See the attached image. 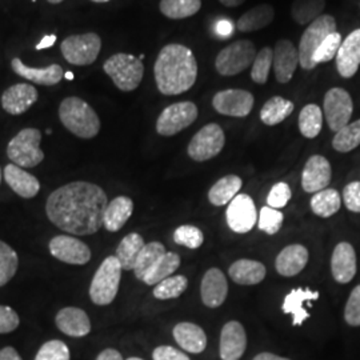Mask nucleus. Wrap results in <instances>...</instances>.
Returning <instances> with one entry per match:
<instances>
[{"label": "nucleus", "mask_w": 360, "mask_h": 360, "mask_svg": "<svg viewBox=\"0 0 360 360\" xmlns=\"http://www.w3.org/2000/svg\"><path fill=\"white\" fill-rule=\"evenodd\" d=\"M91 1H95V3H107V1H111V0H91Z\"/></svg>", "instance_id": "nucleus-62"}, {"label": "nucleus", "mask_w": 360, "mask_h": 360, "mask_svg": "<svg viewBox=\"0 0 360 360\" xmlns=\"http://www.w3.org/2000/svg\"><path fill=\"white\" fill-rule=\"evenodd\" d=\"M229 295V283L226 275L219 269H210L200 283V296L208 309H218Z\"/></svg>", "instance_id": "nucleus-20"}, {"label": "nucleus", "mask_w": 360, "mask_h": 360, "mask_svg": "<svg viewBox=\"0 0 360 360\" xmlns=\"http://www.w3.org/2000/svg\"><path fill=\"white\" fill-rule=\"evenodd\" d=\"M107 206V195L102 187L89 181H72L49 196L46 212L65 232L92 235L103 227Z\"/></svg>", "instance_id": "nucleus-1"}, {"label": "nucleus", "mask_w": 360, "mask_h": 360, "mask_svg": "<svg viewBox=\"0 0 360 360\" xmlns=\"http://www.w3.org/2000/svg\"><path fill=\"white\" fill-rule=\"evenodd\" d=\"M252 360H290L287 358H282V356H278L275 354H271V352H262L257 355Z\"/></svg>", "instance_id": "nucleus-58"}, {"label": "nucleus", "mask_w": 360, "mask_h": 360, "mask_svg": "<svg viewBox=\"0 0 360 360\" xmlns=\"http://www.w3.org/2000/svg\"><path fill=\"white\" fill-rule=\"evenodd\" d=\"M38 91L28 83H18L3 92L1 105L10 115H22L38 101Z\"/></svg>", "instance_id": "nucleus-19"}, {"label": "nucleus", "mask_w": 360, "mask_h": 360, "mask_svg": "<svg viewBox=\"0 0 360 360\" xmlns=\"http://www.w3.org/2000/svg\"><path fill=\"white\" fill-rule=\"evenodd\" d=\"M156 87L163 95L176 96L191 90L198 77L193 52L179 43L165 46L154 65Z\"/></svg>", "instance_id": "nucleus-2"}, {"label": "nucleus", "mask_w": 360, "mask_h": 360, "mask_svg": "<svg viewBox=\"0 0 360 360\" xmlns=\"http://www.w3.org/2000/svg\"><path fill=\"white\" fill-rule=\"evenodd\" d=\"M297 124H299L300 134L304 138L307 139L316 138L321 134L323 127L322 108L318 104L314 103L304 105L297 117Z\"/></svg>", "instance_id": "nucleus-36"}, {"label": "nucleus", "mask_w": 360, "mask_h": 360, "mask_svg": "<svg viewBox=\"0 0 360 360\" xmlns=\"http://www.w3.org/2000/svg\"><path fill=\"white\" fill-rule=\"evenodd\" d=\"M224 144L226 136L223 129L217 123H210L193 135L187 153L195 162H207L218 156Z\"/></svg>", "instance_id": "nucleus-10"}, {"label": "nucleus", "mask_w": 360, "mask_h": 360, "mask_svg": "<svg viewBox=\"0 0 360 360\" xmlns=\"http://www.w3.org/2000/svg\"><path fill=\"white\" fill-rule=\"evenodd\" d=\"M342 35L336 31L330 34L327 38L323 40L321 47L318 49V51L315 52L314 55V63L315 65H321V63H327L330 60H333L334 58H336L339 49L342 46Z\"/></svg>", "instance_id": "nucleus-47"}, {"label": "nucleus", "mask_w": 360, "mask_h": 360, "mask_svg": "<svg viewBox=\"0 0 360 360\" xmlns=\"http://www.w3.org/2000/svg\"><path fill=\"white\" fill-rule=\"evenodd\" d=\"M299 65V52L291 40L282 39L275 44L274 49V74L275 79L287 84L295 74L296 68Z\"/></svg>", "instance_id": "nucleus-17"}, {"label": "nucleus", "mask_w": 360, "mask_h": 360, "mask_svg": "<svg viewBox=\"0 0 360 360\" xmlns=\"http://www.w3.org/2000/svg\"><path fill=\"white\" fill-rule=\"evenodd\" d=\"M198 107L193 102H179L166 107L156 120V131L162 136H174L190 127L198 119Z\"/></svg>", "instance_id": "nucleus-11"}, {"label": "nucleus", "mask_w": 360, "mask_h": 360, "mask_svg": "<svg viewBox=\"0 0 360 360\" xmlns=\"http://www.w3.org/2000/svg\"><path fill=\"white\" fill-rule=\"evenodd\" d=\"M247 335L245 327L236 321L226 323L220 334V358L221 360H239L245 355Z\"/></svg>", "instance_id": "nucleus-18"}, {"label": "nucleus", "mask_w": 360, "mask_h": 360, "mask_svg": "<svg viewBox=\"0 0 360 360\" xmlns=\"http://www.w3.org/2000/svg\"><path fill=\"white\" fill-rule=\"evenodd\" d=\"M13 72L19 77H25L28 82L40 86H55L63 77V68L59 65H51L44 68H34L25 65L19 58H13L11 62Z\"/></svg>", "instance_id": "nucleus-24"}, {"label": "nucleus", "mask_w": 360, "mask_h": 360, "mask_svg": "<svg viewBox=\"0 0 360 360\" xmlns=\"http://www.w3.org/2000/svg\"><path fill=\"white\" fill-rule=\"evenodd\" d=\"M65 77L67 79V80H74V74L71 72V71H67L65 74Z\"/></svg>", "instance_id": "nucleus-60"}, {"label": "nucleus", "mask_w": 360, "mask_h": 360, "mask_svg": "<svg viewBox=\"0 0 360 360\" xmlns=\"http://www.w3.org/2000/svg\"><path fill=\"white\" fill-rule=\"evenodd\" d=\"M309 250L302 245L284 247L275 260V269L285 278H292L304 270L309 263Z\"/></svg>", "instance_id": "nucleus-23"}, {"label": "nucleus", "mask_w": 360, "mask_h": 360, "mask_svg": "<svg viewBox=\"0 0 360 360\" xmlns=\"http://www.w3.org/2000/svg\"><path fill=\"white\" fill-rule=\"evenodd\" d=\"M50 252L52 257L68 264L83 266L91 260L90 247L77 238L67 235H59L52 239Z\"/></svg>", "instance_id": "nucleus-15"}, {"label": "nucleus", "mask_w": 360, "mask_h": 360, "mask_svg": "<svg viewBox=\"0 0 360 360\" xmlns=\"http://www.w3.org/2000/svg\"><path fill=\"white\" fill-rule=\"evenodd\" d=\"M229 275L235 283L242 285H255L266 278V266L257 260L239 259L229 269Z\"/></svg>", "instance_id": "nucleus-28"}, {"label": "nucleus", "mask_w": 360, "mask_h": 360, "mask_svg": "<svg viewBox=\"0 0 360 360\" xmlns=\"http://www.w3.org/2000/svg\"><path fill=\"white\" fill-rule=\"evenodd\" d=\"M174 338L184 351L200 354L207 347V335L202 327L190 322H183L174 327Z\"/></svg>", "instance_id": "nucleus-27"}, {"label": "nucleus", "mask_w": 360, "mask_h": 360, "mask_svg": "<svg viewBox=\"0 0 360 360\" xmlns=\"http://www.w3.org/2000/svg\"><path fill=\"white\" fill-rule=\"evenodd\" d=\"M4 179L20 198L31 199L35 198L40 190L39 180L16 165H8L4 168Z\"/></svg>", "instance_id": "nucleus-26"}, {"label": "nucleus", "mask_w": 360, "mask_h": 360, "mask_svg": "<svg viewBox=\"0 0 360 360\" xmlns=\"http://www.w3.org/2000/svg\"><path fill=\"white\" fill-rule=\"evenodd\" d=\"M59 117L65 129L82 139H92L101 131V119L95 110L77 96L65 98L60 103Z\"/></svg>", "instance_id": "nucleus-3"}, {"label": "nucleus", "mask_w": 360, "mask_h": 360, "mask_svg": "<svg viewBox=\"0 0 360 360\" xmlns=\"http://www.w3.org/2000/svg\"><path fill=\"white\" fill-rule=\"evenodd\" d=\"M226 220L236 233H247L257 226V212L252 198L247 193H238L227 207Z\"/></svg>", "instance_id": "nucleus-13"}, {"label": "nucleus", "mask_w": 360, "mask_h": 360, "mask_svg": "<svg viewBox=\"0 0 360 360\" xmlns=\"http://www.w3.org/2000/svg\"><path fill=\"white\" fill-rule=\"evenodd\" d=\"M102 49V39L95 32L71 35L60 44V51L68 63L90 65L98 59Z\"/></svg>", "instance_id": "nucleus-9"}, {"label": "nucleus", "mask_w": 360, "mask_h": 360, "mask_svg": "<svg viewBox=\"0 0 360 360\" xmlns=\"http://www.w3.org/2000/svg\"><path fill=\"white\" fill-rule=\"evenodd\" d=\"M291 198H292V193L290 186L284 181H279L272 186L270 193L267 196V205L272 208L281 210L288 205Z\"/></svg>", "instance_id": "nucleus-49"}, {"label": "nucleus", "mask_w": 360, "mask_h": 360, "mask_svg": "<svg viewBox=\"0 0 360 360\" xmlns=\"http://www.w3.org/2000/svg\"><path fill=\"white\" fill-rule=\"evenodd\" d=\"M319 292L311 291L309 288H294L290 294L284 297L283 309L284 314H291L294 316V326H302L304 321L309 318V312L303 309L304 302L318 300Z\"/></svg>", "instance_id": "nucleus-30"}, {"label": "nucleus", "mask_w": 360, "mask_h": 360, "mask_svg": "<svg viewBox=\"0 0 360 360\" xmlns=\"http://www.w3.org/2000/svg\"><path fill=\"white\" fill-rule=\"evenodd\" d=\"M166 247L159 243V242H151L148 245H144L136 259L135 267H134V274L136 279L143 281L147 272L154 267L155 263L166 254Z\"/></svg>", "instance_id": "nucleus-40"}, {"label": "nucleus", "mask_w": 360, "mask_h": 360, "mask_svg": "<svg viewBox=\"0 0 360 360\" xmlns=\"http://www.w3.org/2000/svg\"><path fill=\"white\" fill-rule=\"evenodd\" d=\"M96 360H123V356L119 351H116L114 348H107L98 355Z\"/></svg>", "instance_id": "nucleus-54"}, {"label": "nucleus", "mask_w": 360, "mask_h": 360, "mask_svg": "<svg viewBox=\"0 0 360 360\" xmlns=\"http://www.w3.org/2000/svg\"><path fill=\"white\" fill-rule=\"evenodd\" d=\"M312 212L319 218H330L335 215L342 207V196L334 188H326L314 193L309 200Z\"/></svg>", "instance_id": "nucleus-35"}, {"label": "nucleus", "mask_w": 360, "mask_h": 360, "mask_svg": "<svg viewBox=\"0 0 360 360\" xmlns=\"http://www.w3.org/2000/svg\"><path fill=\"white\" fill-rule=\"evenodd\" d=\"M49 3H51V4H59V3H62L63 0H47Z\"/></svg>", "instance_id": "nucleus-61"}, {"label": "nucleus", "mask_w": 360, "mask_h": 360, "mask_svg": "<svg viewBox=\"0 0 360 360\" xmlns=\"http://www.w3.org/2000/svg\"><path fill=\"white\" fill-rule=\"evenodd\" d=\"M153 358L154 360H190L186 354L171 346H160L155 348Z\"/></svg>", "instance_id": "nucleus-53"}, {"label": "nucleus", "mask_w": 360, "mask_h": 360, "mask_svg": "<svg viewBox=\"0 0 360 360\" xmlns=\"http://www.w3.org/2000/svg\"><path fill=\"white\" fill-rule=\"evenodd\" d=\"M159 8L168 19L180 20L199 13L202 0H160Z\"/></svg>", "instance_id": "nucleus-38"}, {"label": "nucleus", "mask_w": 360, "mask_h": 360, "mask_svg": "<svg viewBox=\"0 0 360 360\" xmlns=\"http://www.w3.org/2000/svg\"><path fill=\"white\" fill-rule=\"evenodd\" d=\"M58 328L68 336L82 338L90 334L91 322L89 315L77 307L60 309L55 318Z\"/></svg>", "instance_id": "nucleus-25"}, {"label": "nucleus", "mask_w": 360, "mask_h": 360, "mask_svg": "<svg viewBox=\"0 0 360 360\" xmlns=\"http://www.w3.org/2000/svg\"><path fill=\"white\" fill-rule=\"evenodd\" d=\"M295 105L282 96H272L260 110V120L266 126H276L294 112Z\"/></svg>", "instance_id": "nucleus-33"}, {"label": "nucleus", "mask_w": 360, "mask_h": 360, "mask_svg": "<svg viewBox=\"0 0 360 360\" xmlns=\"http://www.w3.org/2000/svg\"><path fill=\"white\" fill-rule=\"evenodd\" d=\"M180 257L176 252H166L154 264V267L147 272L143 282L148 285H156L162 281L172 276V274L179 269Z\"/></svg>", "instance_id": "nucleus-37"}, {"label": "nucleus", "mask_w": 360, "mask_h": 360, "mask_svg": "<svg viewBox=\"0 0 360 360\" xmlns=\"http://www.w3.org/2000/svg\"><path fill=\"white\" fill-rule=\"evenodd\" d=\"M255 103L251 92L239 89L219 91L212 98V105L219 114L232 117H245L250 115Z\"/></svg>", "instance_id": "nucleus-14"}, {"label": "nucleus", "mask_w": 360, "mask_h": 360, "mask_svg": "<svg viewBox=\"0 0 360 360\" xmlns=\"http://www.w3.org/2000/svg\"><path fill=\"white\" fill-rule=\"evenodd\" d=\"M323 111L330 129L338 132L339 129L347 126L354 112V103L351 95L347 91L339 87L327 91L324 96Z\"/></svg>", "instance_id": "nucleus-12"}, {"label": "nucleus", "mask_w": 360, "mask_h": 360, "mask_svg": "<svg viewBox=\"0 0 360 360\" xmlns=\"http://www.w3.org/2000/svg\"><path fill=\"white\" fill-rule=\"evenodd\" d=\"M360 67V28L352 31L342 41L336 55V68L339 75L345 79L354 77Z\"/></svg>", "instance_id": "nucleus-21"}, {"label": "nucleus", "mask_w": 360, "mask_h": 360, "mask_svg": "<svg viewBox=\"0 0 360 360\" xmlns=\"http://www.w3.org/2000/svg\"><path fill=\"white\" fill-rule=\"evenodd\" d=\"M0 181H1V169H0Z\"/></svg>", "instance_id": "nucleus-64"}, {"label": "nucleus", "mask_w": 360, "mask_h": 360, "mask_svg": "<svg viewBox=\"0 0 360 360\" xmlns=\"http://www.w3.org/2000/svg\"><path fill=\"white\" fill-rule=\"evenodd\" d=\"M326 0H294L291 6V16L297 25H311L322 16Z\"/></svg>", "instance_id": "nucleus-39"}, {"label": "nucleus", "mask_w": 360, "mask_h": 360, "mask_svg": "<svg viewBox=\"0 0 360 360\" xmlns=\"http://www.w3.org/2000/svg\"><path fill=\"white\" fill-rule=\"evenodd\" d=\"M55 41H56V37L55 35H47V37H44V38L40 40V43L37 44V50L40 51V50H44V49H50L52 47L53 44H55Z\"/></svg>", "instance_id": "nucleus-57"}, {"label": "nucleus", "mask_w": 360, "mask_h": 360, "mask_svg": "<svg viewBox=\"0 0 360 360\" xmlns=\"http://www.w3.org/2000/svg\"><path fill=\"white\" fill-rule=\"evenodd\" d=\"M122 266L116 257H105L95 272L90 285L91 300L98 306H107L114 302L122 278Z\"/></svg>", "instance_id": "nucleus-5"}, {"label": "nucleus", "mask_w": 360, "mask_h": 360, "mask_svg": "<svg viewBox=\"0 0 360 360\" xmlns=\"http://www.w3.org/2000/svg\"><path fill=\"white\" fill-rule=\"evenodd\" d=\"M188 287V279L183 275H172L167 279L156 284L154 288V296L159 300H169L179 297Z\"/></svg>", "instance_id": "nucleus-42"}, {"label": "nucleus", "mask_w": 360, "mask_h": 360, "mask_svg": "<svg viewBox=\"0 0 360 360\" xmlns=\"http://www.w3.org/2000/svg\"><path fill=\"white\" fill-rule=\"evenodd\" d=\"M274 18L275 10L271 4H259L238 19L236 28L240 32H254L270 26Z\"/></svg>", "instance_id": "nucleus-31"}, {"label": "nucleus", "mask_w": 360, "mask_h": 360, "mask_svg": "<svg viewBox=\"0 0 360 360\" xmlns=\"http://www.w3.org/2000/svg\"><path fill=\"white\" fill-rule=\"evenodd\" d=\"M274 62V50L270 47H263L257 52L255 60L251 68V79L257 84H266L270 75L271 67Z\"/></svg>", "instance_id": "nucleus-44"}, {"label": "nucleus", "mask_w": 360, "mask_h": 360, "mask_svg": "<svg viewBox=\"0 0 360 360\" xmlns=\"http://www.w3.org/2000/svg\"><path fill=\"white\" fill-rule=\"evenodd\" d=\"M19 266V257L13 247L0 240V287L13 278Z\"/></svg>", "instance_id": "nucleus-43"}, {"label": "nucleus", "mask_w": 360, "mask_h": 360, "mask_svg": "<svg viewBox=\"0 0 360 360\" xmlns=\"http://www.w3.org/2000/svg\"><path fill=\"white\" fill-rule=\"evenodd\" d=\"M0 360H22V358L15 348L4 347L0 349Z\"/></svg>", "instance_id": "nucleus-55"}, {"label": "nucleus", "mask_w": 360, "mask_h": 360, "mask_svg": "<svg viewBox=\"0 0 360 360\" xmlns=\"http://www.w3.org/2000/svg\"><path fill=\"white\" fill-rule=\"evenodd\" d=\"M35 360H70V349L62 340H50L40 347Z\"/></svg>", "instance_id": "nucleus-48"}, {"label": "nucleus", "mask_w": 360, "mask_h": 360, "mask_svg": "<svg viewBox=\"0 0 360 360\" xmlns=\"http://www.w3.org/2000/svg\"><path fill=\"white\" fill-rule=\"evenodd\" d=\"M360 146V119L348 123L335 134L333 147L338 153H351Z\"/></svg>", "instance_id": "nucleus-41"}, {"label": "nucleus", "mask_w": 360, "mask_h": 360, "mask_svg": "<svg viewBox=\"0 0 360 360\" xmlns=\"http://www.w3.org/2000/svg\"><path fill=\"white\" fill-rule=\"evenodd\" d=\"M134 212V202L129 196H117L108 203L104 214L103 226L110 232H117L129 221Z\"/></svg>", "instance_id": "nucleus-29"}, {"label": "nucleus", "mask_w": 360, "mask_h": 360, "mask_svg": "<svg viewBox=\"0 0 360 360\" xmlns=\"http://www.w3.org/2000/svg\"><path fill=\"white\" fill-rule=\"evenodd\" d=\"M255 44L251 40H236L219 52L215 68L221 77H233L252 65L257 56Z\"/></svg>", "instance_id": "nucleus-7"}, {"label": "nucleus", "mask_w": 360, "mask_h": 360, "mask_svg": "<svg viewBox=\"0 0 360 360\" xmlns=\"http://www.w3.org/2000/svg\"><path fill=\"white\" fill-rule=\"evenodd\" d=\"M333 32H336V22L331 15L319 16L306 28L297 47L299 65L303 70L311 71L316 67L314 63V55L321 47L323 40Z\"/></svg>", "instance_id": "nucleus-6"}, {"label": "nucleus", "mask_w": 360, "mask_h": 360, "mask_svg": "<svg viewBox=\"0 0 360 360\" xmlns=\"http://www.w3.org/2000/svg\"><path fill=\"white\" fill-rule=\"evenodd\" d=\"M127 360H143V359H141V358H129V359Z\"/></svg>", "instance_id": "nucleus-63"}, {"label": "nucleus", "mask_w": 360, "mask_h": 360, "mask_svg": "<svg viewBox=\"0 0 360 360\" xmlns=\"http://www.w3.org/2000/svg\"><path fill=\"white\" fill-rule=\"evenodd\" d=\"M356 252L354 247L342 242L335 247L331 257V272L338 283L347 284L356 275Z\"/></svg>", "instance_id": "nucleus-22"}, {"label": "nucleus", "mask_w": 360, "mask_h": 360, "mask_svg": "<svg viewBox=\"0 0 360 360\" xmlns=\"http://www.w3.org/2000/svg\"><path fill=\"white\" fill-rule=\"evenodd\" d=\"M232 26L229 20H221L217 25V32L221 37H229L231 34Z\"/></svg>", "instance_id": "nucleus-56"}, {"label": "nucleus", "mask_w": 360, "mask_h": 360, "mask_svg": "<svg viewBox=\"0 0 360 360\" xmlns=\"http://www.w3.org/2000/svg\"><path fill=\"white\" fill-rule=\"evenodd\" d=\"M333 178L330 162L322 155H312L302 174V187L306 193H316L326 190Z\"/></svg>", "instance_id": "nucleus-16"}, {"label": "nucleus", "mask_w": 360, "mask_h": 360, "mask_svg": "<svg viewBox=\"0 0 360 360\" xmlns=\"http://www.w3.org/2000/svg\"><path fill=\"white\" fill-rule=\"evenodd\" d=\"M146 245L144 239L139 233L132 232L123 238L116 248V255L122 269L126 271H134L136 259L139 257L143 247Z\"/></svg>", "instance_id": "nucleus-34"}, {"label": "nucleus", "mask_w": 360, "mask_h": 360, "mask_svg": "<svg viewBox=\"0 0 360 360\" xmlns=\"http://www.w3.org/2000/svg\"><path fill=\"white\" fill-rule=\"evenodd\" d=\"M103 70L116 87L124 92L136 90L144 75L142 60L126 52H119L110 56L104 62Z\"/></svg>", "instance_id": "nucleus-4"}, {"label": "nucleus", "mask_w": 360, "mask_h": 360, "mask_svg": "<svg viewBox=\"0 0 360 360\" xmlns=\"http://www.w3.org/2000/svg\"><path fill=\"white\" fill-rule=\"evenodd\" d=\"M223 6L226 7H238L240 4H243L245 0H219Z\"/></svg>", "instance_id": "nucleus-59"}, {"label": "nucleus", "mask_w": 360, "mask_h": 360, "mask_svg": "<svg viewBox=\"0 0 360 360\" xmlns=\"http://www.w3.org/2000/svg\"><path fill=\"white\" fill-rule=\"evenodd\" d=\"M343 202L351 212L360 214V181H351L345 187Z\"/></svg>", "instance_id": "nucleus-51"}, {"label": "nucleus", "mask_w": 360, "mask_h": 360, "mask_svg": "<svg viewBox=\"0 0 360 360\" xmlns=\"http://www.w3.org/2000/svg\"><path fill=\"white\" fill-rule=\"evenodd\" d=\"M174 242L190 250H198L205 243V233L195 226L183 224L174 232Z\"/></svg>", "instance_id": "nucleus-45"}, {"label": "nucleus", "mask_w": 360, "mask_h": 360, "mask_svg": "<svg viewBox=\"0 0 360 360\" xmlns=\"http://www.w3.org/2000/svg\"><path fill=\"white\" fill-rule=\"evenodd\" d=\"M19 316L11 307L0 306V334L13 333L19 327Z\"/></svg>", "instance_id": "nucleus-52"}, {"label": "nucleus", "mask_w": 360, "mask_h": 360, "mask_svg": "<svg viewBox=\"0 0 360 360\" xmlns=\"http://www.w3.org/2000/svg\"><path fill=\"white\" fill-rule=\"evenodd\" d=\"M284 215L281 210L264 206L260 210L257 227L267 235H275L281 231L283 224Z\"/></svg>", "instance_id": "nucleus-46"}, {"label": "nucleus", "mask_w": 360, "mask_h": 360, "mask_svg": "<svg viewBox=\"0 0 360 360\" xmlns=\"http://www.w3.org/2000/svg\"><path fill=\"white\" fill-rule=\"evenodd\" d=\"M345 319L349 326H360V284L356 285L348 297L347 304L345 309Z\"/></svg>", "instance_id": "nucleus-50"}, {"label": "nucleus", "mask_w": 360, "mask_h": 360, "mask_svg": "<svg viewBox=\"0 0 360 360\" xmlns=\"http://www.w3.org/2000/svg\"><path fill=\"white\" fill-rule=\"evenodd\" d=\"M41 132L38 129H22L7 146V155L13 165L22 168H32L43 162L44 154L39 144Z\"/></svg>", "instance_id": "nucleus-8"}, {"label": "nucleus", "mask_w": 360, "mask_h": 360, "mask_svg": "<svg viewBox=\"0 0 360 360\" xmlns=\"http://www.w3.org/2000/svg\"><path fill=\"white\" fill-rule=\"evenodd\" d=\"M243 180L236 175H227L219 179L208 191V200L214 206L230 205L232 199L239 193Z\"/></svg>", "instance_id": "nucleus-32"}]
</instances>
